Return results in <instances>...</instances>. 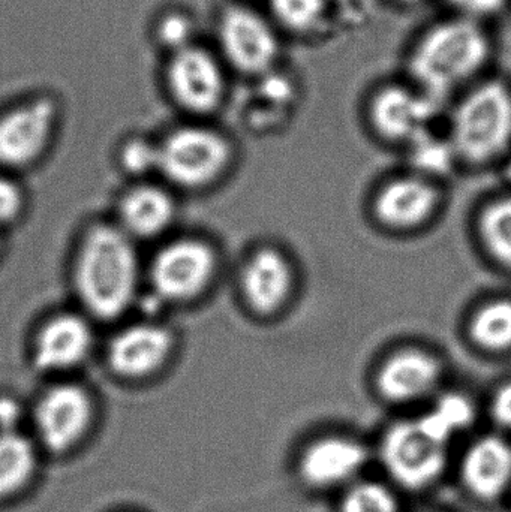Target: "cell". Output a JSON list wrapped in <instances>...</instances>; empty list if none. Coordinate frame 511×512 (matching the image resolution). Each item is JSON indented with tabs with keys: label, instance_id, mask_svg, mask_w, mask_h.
Returning <instances> with one entry per match:
<instances>
[{
	"label": "cell",
	"instance_id": "cell-1",
	"mask_svg": "<svg viewBox=\"0 0 511 512\" xmlns=\"http://www.w3.org/2000/svg\"><path fill=\"white\" fill-rule=\"evenodd\" d=\"M146 261L140 245L111 219H95L72 252L69 283L78 309L96 324H119L143 300Z\"/></svg>",
	"mask_w": 511,
	"mask_h": 512
},
{
	"label": "cell",
	"instance_id": "cell-2",
	"mask_svg": "<svg viewBox=\"0 0 511 512\" xmlns=\"http://www.w3.org/2000/svg\"><path fill=\"white\" fill-rule=\"evenodd\" d=\"M494 54L483 23L452 15L431 24L419 36L407 69L411 83L432 101H441L482 75Z\"/></svg>",
	"mask_w": 511,
	"mask_h": 512
},
{
	"label": "cell",
	"instance_id": "cell-3",
	"mask_svg": "<svg viewBox=\"0 0 511 512\" xmlns=\"http://www.w3.org/2000/svg\"><path fill=\"white\" fill-rule=\"evenodd\" d=\"M453 439L426 414L384 430L374 447V465L402 495L428 493L452 472Z\"/></svg>",
	"mask_w": 511,
	"mask_h": 512
},
{
	"label": "cell",
	"instance_id": "cell-4",
	"mask_svg": "<svg viewBox=\"0 0 511 512\" xmlns=\"http://www.w3.org/2000/svg\"><path fill=\"white\" fill-rule=\"evenodd\" d=\"M218 273L215 248L195 236H170L146 261L143 300L155 306L182 307L206 294Z\"/></svg>",
	"mask_w": 511,
	"mask_h": 512
},
{
	"label": "cell",
	"instance_id": "cell-5",
	"mask_svg": "<svg viewBox=\"0 0 511 512\" xmlns=\"http://www.w3.org/2000/svg\"><path fill=\"white\" fill-rule=\"evenodd\" d=\"M158 144V179L173 191H201L213 185L233 156L227 137L200 120L167 129Z\"/></svg>",
	"mask_w": 511,
	"mask_h": 512
},
{
	"label": "cell",
	"instance_id": "cell-6",
	"mask_svg": "<svg viewBox=\"0 0 511 512\" xmlns=\"http://www.w3.org/2000/svg\"><path fill=\"white\" fill-rule=\"evenodd\" d=\"M511 143V87L489 78L468 87L452 116V146L471 162H486Z\"/></svg>",
	"mask_w": 511,
	"mask_h": 512
},
{
	"label": "cell",
	"instance_id": "cell-7",
	"mask_svg": "<svg viewBox=\"0 0 511 512\" xmlns=\"http://www.w3.org/2000/svg\"><path fill=\"white\" fill-rule=\"evenodd\" d=\"M177 333L155 315L122 321L102 346L105 370L123 384H146L161 378L176 358Z\"/></svg>",
	"mask_w": 511,
	"mask_h": 512
},
{
	"label": "cell",
	"instance_id": "cell-8",
	"mask_svg": "<svg viewBox=\"0 0 511 512\" xmlns=\"http://www.w3.org/2000/svg\"><path fill=\"white\" fill-rule=\"evenodd\" d=\"M374 448L348 433L314 436L294 454L291 472L297 486L311 495L338 496L369 474Z\"/></svg>",
	"mask_w": 511,
	"mask_h": 512
},
{
	"label": "cell",
	"instance_id": "cell-9",
	"mask_svg": "<svg viewBox=\"0 0 511 512\" xmlns=\"http://www.w3.org/2000/svg\"><path fill=\"white\" fill-rule=\"evenodd\" d=\"M98 325L78 307L48 313L30 336V366L50 381L77 378L96 355Z\"/></svg>",
	"mask_w": 511,
	"mask_h": 512
},
{
	"label": "cell",
	"instance_id": "cell-10",
	"mask_svg": "<svg viewBox=\"0 0 511 512\" xmlns=\"http://www.w3.org/2000/svg\"><path fill=\"white\" fill-rule=\"evenodd\" d=\"M62 120V102L38 93L0 111V171L20 174L44 161Z\"/></svg>",
	"mask_w": 511,
	"mask_h": 512
},
{
	"label": "cell",
	"instance_id": "cell-11",
	"mask_svg": "<svg viewBox=\"0 0 511 512\" xmlns=\"http://www.w3.org/2000/svg\"><path fill=\"white\" fill-rule=\"evenodd\" d=\"M228 68L216 50L197 42L164 57L162 87L168 101L194 120L212 116L227 98Z\"/></svg>",
	"mask_w": 511,
	"mask_h": 512
},
{
	"label": "cell",
	"instance_id": "cell-12",
	"mask_svg": "<svg viewBox=\"0 0 511 512\" xmlns=\"http://www.w3.org/2000/svg\"><path fill=\"white\" fill-rule=\"evenodd\" d=\"M216 53L228 69L261 78L278 65L281 39L267 15L243 3H228L215 26Z\"/></svg>",
	"mask_w": 511,
	"mask_h": 512
},
{
	"label": "cell",
	"instance_id": "cell-13",
	"mask_svg": "<svg viewBox=\"0 0 511 512\" xmlns=\"http://www.w3.org/2000/svg\"><path fill=\"white\" fill-rule=\"evenodd\" d=\"M30 418L36 444L50 453H68L92 430L95 396L77 378L53 379L36 396Z\"/></svg>",
	"mask_w": 511,
	"mask_h": 512
},
{
	"label": "cell",
	"instance_id": "cell-14",
	"mask_svg": "<svg viewBox=\"0 0 511 512\" xmlns=\"http://www.w3.org/2000/svg\"><path fill=\"white\" fill-rule=\"evenodd\" d=\"M179 216L176 191L161 180L129 182L120 192L111 221L137 245L168 239Z\"/></svg>",
	"mask_w": 511,
	"mask_h": 512
},
{
	"label": "cell",
	"instance_id": "cell-15",
	"mask_svg": "<svg viewBox=\"0 0 511 512\" xmlns=\"http://www.w3.org/2000/svg\"><path fill=\"white\" fill-rule=\"evenodd\" d=\"M452 471L468 499L494 504L511 490V444L504 436H480L468 442Z\"/></svg>",
	"mask_w": 511,
	"mask_h": 512
},
{
	"label": "cell",
	"instance_id": "cell-16",
	"mask_svg": "<svg viewBox=\"0 0 511 512\" xmlns=\"http://www.w3.org/2000/svg\"><path fill=\"white\" fill-rule=\"evenodd\" d=\"M440 104L414 84L387 83L372 93L369 117L387 140L416 141L428 131Z\"/></svg>",
	"mask_w": 511,
	"mask_h": 512
},
{
	"label": "cell",
	"instance_id": "cell-17",
	"mask_svg": "<svg viewBox=\"0 0 511 512\" xmlns=\"http://www.w3.org/2000/svg\"><path fill=\"white\" fill-rule=\"evenodd\" d=\"M441 378V364L434 355L408 349L390 357L377 378L378 393L390 403H413L431 394Z\"/></svg>",
	"mask_w": 511,
	"mask_h": 512
},
{
	"label": "cell",
	"instance_id": "cell-18",
	"mask_svg": "<svg viewBox=\"0 0 511 512\" xmlns=\"http://www.w3.org/2000/svg\"><path fill=\"white\" fill-rule=\"evenodd\" d=\"M293 273L285 256L275 249H261L249 259L242 274L246 301L261 315L278 310L290 295Z\"/></svg>",
	"mask_w": 511,
	"mask_h": 512
},
{
	"label": "cell",
	"instance_id": "cell-19",
	"mask_svg": "<svg viewBox=\"0 0 511 512\" xmlns=\"http://www.w3.org/2000/svg\"><path fill=\"white\" fill-rule=\"evenodd\" d=\"M438 192L431 183L405 177L389 183L375 201V215L387 227L413 228L431 218Z\"/></svg>",
	"mask_w": 511,
	"mask_h": 512
},
{
	"label": "cell",
	"instance_id": "cell-20",
	"mask_svg": "<svg viewBox=\"0 0 511 512\" xmlns=\"http://www.w3.org/2000/svg\"><path fill=\"white\" fill-rule=\"evenodd\" d=\"M35 439L17 429L0 430V501L20 493L32 481L38 466Z\"/></svg>",
	"mask_w": 511,
	"mask_h": 512
},
{
	"label": "cell",
	"instance_id": "cell-21",
	"mask_svg": "<svg viewBox=\"0 0 511 512\" xmlns=\"http://www.w3.org/2000/svg\"><path fill=\"white\" fill-rule=\"evenodd\" d=\"M402 496L386 478L368 474L335 496V512H404Z\"/></svg>",
	"mask_w": 511,
	"mask_h": 512
},
{
	"label": "cell",
	"instance_id": "cell-22",
	"mask_svg": "<svg viewBox=\"0 0 511 512\" xmlns=\"http://www.w3.org/2000/svg\"><path fill=\"white\" fill-rule=\"evenodd\" d=\"M150 39L162 56L179 53L200 42L194 15L183 8H164L153 17Z\"/></svg>",
	"mask_w": 511,
	"mask_h": 512
},
{
	"label": "cell",
	"instance_id": "cell-23",
	"mask_svg": "<svg viewBox=\"0 0 511 512\" xmlns=\"http://www.w3.org/2000/svg\"><path fill=\"white\" fill-rule=\"evenodd\" d=\"M267 9L278 29L306 36L323 26L329 3L327 0H267Z\"/></svg>",
	"mask_w": 511,
	"mask_h": 512
},
{
	"label": "cell",
	"instance_id": "cell-24",
	"mask_svg": "<svg viewBox=\"0 0 511 512\" xmlns=\"http://www.w3.org/2000/svg\"><path fill=\"white\" fill-rule=\"evenodd\" d=\"M119 170L128 177L129 182L158 179L159 144L158 137L134 134L119 144L116 152Z\"/></svg>",
	"mask_w": 511,
	"mask_h": 512
},
{
	"label": "cell",
	"instance_id": "cell-25",
	"mask_svg": "<svg viewBox=\"0 0 511 512\" xmlns=\"http://www.w3.org/2000/svg\"><path fill=\"white\" fill-rule=\"evenodd\" d=\"M471 337L488 351L511 348V301H494L479 310L471 321Z\"/></svg>",
	"mask_w": 511,
	"mask_h": 512
},
{
	"label": "cell",
	"instance_id": "cell-26",
	"mask_svg": "<svg viewBox=\"0 0 511 512\" xmlns=\"http://www.w3.org/2000/svg\"><path fill=\"white\" fill-rule=\"evenodd\" d=\"M480 234L495 259L511 267V198L495 201L483 212Z\"/></svg>",
	"mask_w": 511,
	"mask_h": 512
},
{
	"label": "cell",
	"instance_id": "cell-27",
	"mask_svg": "<svg viewBox=\"0 0 511 512\" xmlns=\"http://www.w3.org/2000/svg\"><path fill=\"white\" fill-rule=\"evenodd\" d=\"M27 206L29 197L17 174L0 171V233L23 221Z\"/></svg>",
	"mask_w": 511,
	"mask_h": 512
},
{
	"label": "cell",
	"instance_id": "cell-28",
	"mask_svg": "<svg viewBox=\"0 0 511 512\" xmlns=\"http://www.w3.org/2000/svg\"><path fill=\"white\" fill-rule=\"evenodd\" d=\"M431 409L458 436L465 432L476 418L473 403L461 394H446L437 400Z\"/></svg>",
	"mask_w": 511,
	"mask_h": 512
},
{
	"label": "cell",
	"instance_id": "cell-29",
	"mask_svg": "<svg viewBox=\"0 0 511 512\" xmlns=\"http://www.w3.org/2000/svg\"><path fill=\"white\" fill-rule=\"evenodd\" d=\"M414 159L420 167L426 170L443 171L449 167L452 161L453 146H447L444 141L431 137L429 132L413 141Z\"/></svg>",
	"mask_w": 511,
	"mask_h": 512
},
{
	"label": "cell",
	"instance_id": "cell-30",
	"mask_svg": "<svg viewBox=\"0 0 511 512\" xmlns=\"http://www.w3.org/2000/svg\"><path fill=\"white\" fill-rule=\"evenodd\" d=\"M509 0H444L456 17L483 23L486 18L501 14Z\"/></svg>",
	"mask_w": 511,
	"mask_h": 512
},
{
	"label": "cell",
	"instance_id": "cell-31",
	"mask_svg": "<svg viewBox=\"0 0 511 512\" xmlns=\"http://www.w3.org/2000/svg\"><path fill=\"white\" fill-rule=\"evenodd\" d=\"M491 417L501 429L511 430V382L495 393L491 402Z\"/></svg>",
	"mask_w": 511,
	"mask_h": 512
},
{
	"label": "cell",
	"instance_id": "cell-32",
	"mask_svg": "<svg viewBox=\"0 0 511 512\" xmlns=\"http://www.w3.org/2000/svg\"><path fill=\"white\" fill-rule=\"evenodd\" d=\"M395 2L401 3V5L411 6L417 5V3L422 2V0H395Z\"/></svg>",
	"mask_w": 511,
	"mask_h": 512
},
{
	"label": "cell",
	"instance_id": "cell-33",
	"mask_svg": "<svg viewBox=\"0 0 511 512\" xmlns=\"http://www.w3.org/2000/svg\"><path fill=\"white\" fill-rule=\"evenodd\" d=\"M3 252V234L0 233V255H2Z\"/></svg>",
	"mask_w": 511,
	"mask_h": 512
},
{
	"label": "cell",
	"instance_id": "cell-34",
	"mask_svg": "<svg viewBox=\"0 0 511 512\" xmlns=\"http://www.w3.org/2000/svg\"><path fill=\"white\" fill-rule=\"evenodd\" d=\"M419 512H449V511H444V510H423V511H419Z\"/></svg>",
	"mask_w": 511,
	"mask_h": 512
}]
</instances>
